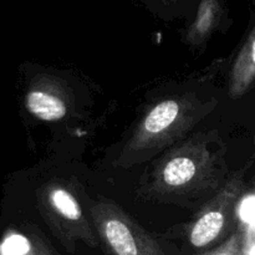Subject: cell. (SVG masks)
<instances>
[{"label":"cell","mask_w":255,"mask_h":255,"mask_svg":"<svg viewBox=\"0 0 255 255\" xmlns=\"http://www.w3.org/2000/svg\"><path fill=\"white\" fill-rule=\"evenodd\" d=\"M242 233V255H255V226H246Z\"/></svg>","instance_id":"11"},{"label":"cell","mask_w":255,"mask_h":255,"mask_svg":"<svg viewBox=\"0 0 255 255\" xmlns=\"http://www.w3.org/2000/svg\"><path fill=\"white\" fill-rule=\"evenodd\" d=\"M255 82V24L242 46L229 77V95L239 99L251 90Z\"/></svg>","instance_id":"7"},{"label":"cell","mask_w":255,"mask_h":255,"mask_svg":"<svg viewBox=\"0 0 255 255\" xmlns=\"http://www.w3.org/2000/svg\"><path fill=\"white\" fill-rule=\"evenodd\" d=\"M0 255H36V251L24 236L10 234L0 244Z\"/></svg>","instance_id":"9"},{"label":"cell","mask_w":255,"mask_h":255,"mask_svg":"<svg viewBox=\"0 0 255 255\" xmlns=\"http://www.w3.org/2000/svg\"><path fill=\"white\" fill-rule=\"evenodd\" d=\"M242 239H243V233H242V227H239V229L232 233L223 243L217 246L216 248L194 255H242Z\"/></svg>","instance_id":"10"},{"label":"cell","mask_w":255,"mask_h":255,"mask_svg":"<svg viewBox=\"0 0 255 255\" xmlns=\"http://www.w3.org/2000/svg\"><path fill=\"white\" fill-rule=\"evenodd\" d=\"M35 251H36V255H56L55 252L52 251L51 247L45 242L42 237H35Z\"/></svg>","instance_id":"12"},{"label":"cell","mask_w":255,"mask_h":255,"mask_svg":"<svg viewBox=\"0 0 255 255\" xmlns=\"http://www.w3.org/2000/svg\"><path fill=\"white\" fill-rule=\"evenodd\" d=\"M74 191L69 183L54 181L42 187L40 196L45 221L69 253H74L79 242L92 248L99 246V239Z\"/></svg>","instance_id":"3"},{"label":"cell","mask_w":255,"mask_h":255,"mask_svg":"<svg viewBox=\"0 0 255 255\" xmlns=\"http://www.w3.org/2000/svg\"><path fill=\"white\" fill-rule=\"evenodd\" d=\"M226 148L217 137L199 133L172 147L139 187L147 201L184 204L213 197L223 187Z\"/></svg>","instance_id":"1"},{"label":"cell","mask_w":255,"mask_h":255,"mask_svg":"<svg viewBox=\"0 0 255 255\" xmlns=\"http://www.w3.org/2000/svg\"><path fill=\"white\" fill-rule=\"evenodd\" d=\"M248 166L228 177L221 189L199 209L187 228V239L197 249L221 241L237 221V206L244 192V176Z\"/></svg>","instance_id":"5"},{"label":"cell","mask_w":255,"mask_h":255,"mask_svg":"<svg viewBox=\"0 0 255 255\" xmlns=\"http://www.w3.org/2000/svg\"><path fill=\"white\" fill-rule=\"evenodd\" d=\"M222 15L223 7L219 0H201L196 19L187 31V42L193 47H199L206 44L214 30L218 27Z\"/></svg>","instance_id":"8"},{"label":"cell","mask_w":255,"mask_h":255,"mask_svg":"<svg viewBox=\"0 0 255 255\" xmlns=\"http://www.w3.org/2000/svg\"><path fill=\"white\" fill-rule=\"evenodd\" d=\"M216 105V100H202L193 92L157 102L122 147L116 164L121 168H131L152 158L183 138Z\"/></svg>","instance_id":"2"},{"label":"cell","mask_w":255,"mask_h":255,"mask_svg":"<svg viewBox=\"0 0 255 255\" xmlns=\"http://www.w3.org/2000/svg\"><path fill=\"white\" fill-rule=\"evenodd\" d=\"M25 104L27 111L41 121H61L69 115V92L57 80H54V84L50 86H40L30 90Z\"/></svg>","instance_id":"6"},{"label":"cell","mask_w":255,"mask_h":255,"mask_svg":"<svg viewBox=\"0 0 255 255\" xmlns=\"http://www.w3.org/2000/svg\"><path fill=\"white\" fill-rule=\"evenodd\" d=\"M89 212L100 241L112 255H167L161 244L114 202L97 199Z\"/></svg>","instance_id":"4"}]
</instances>
